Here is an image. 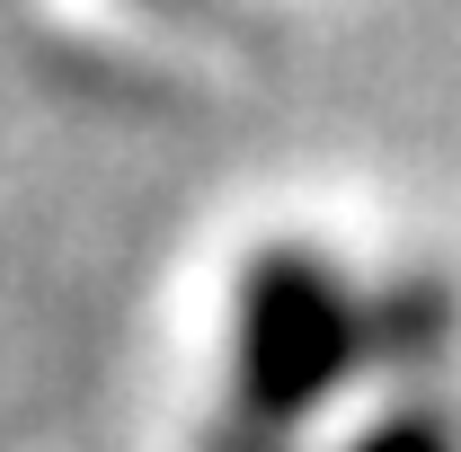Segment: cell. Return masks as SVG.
I'll return each instance as SVG.
<instances>
[{
    "label": "cell",
    "mask_w": 461,
    "mask_h": 452,
    "mask_svg": "<svg viewBox=\"0 0 461 452\" xmlns=\"http://www.w3.org/2000/svg\"><path fill=\"white\" fill-rule=\"evenodd\" d=\"M373 355V302L320 249H267L249 258L240 302H230V391L240 417L285 435L311 408L346 391V373Z\"/></svg>",
    "instance_id": "1"
},
{
    "label": "cell",
    "mask_w": 461,
    "mask_h": 452,
    "mask_svg": "<svg viewBox=\"0 0 461 452\" xmlns=\"http://www.w3.org/2000/svg\"><path fill=\"white\" fill-rule=\"evenodd\" d=\"M346 452H461V444H453V426H444V417H426V408H400V417L364 426Z\"/></svg>",
    "instance_id": "2"
},
{
    "label": "cell",
    "mask_w": 461,
    "mask_h": 452,
    "mask_svg": "<svg viewBox=\"0 0 461 452\" xmlns=\"http://www.w3.org/2000/svg\"><path fill=\"white\" fill-rule=\"evenodd\" d=\"M213 452H285V435H267V426H249V417H230L222 435H213Z\"/></svg>",
    "instance_id": "3"
}]
</instances>
